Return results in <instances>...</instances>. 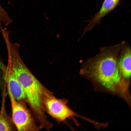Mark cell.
<instances>
[{
  "instance_id": "cell-1",
  "label": "cell",
  "mask_w": 131,
  "mask_h": 131,
  "mask_svg": "<svg viewBox=\"0 0 131 131\" xmlns=\"http://www.w3.org/2000/svg\"><path fill=\"white\" fill-rule=\"evenodd\" d=\"M92 75L108 88L114 90L120 83L121 77L116 59L108 55L97 60L91 67Z\"/></svg>"
},
{
  "instance_id": "cell-2",
  "label": "cell",
  "mask_w": 131,
  "mask_h": 131,
  "mask_svg": "<svg viewBox=\"0 0 131 131\" xmlns=\"http://www.w3.org/2000/svg\"><path fill=\"white\" fill-rule=\"evenodd\" d=\"M10 101L12 119L17 129L20 131H37L41 128L36 122L26 102L18 101L13 97L8 89Z\"/></svg>"
},
{
  "instance_id": "cell-3",
  "label": "cell",
  "mask_w": 131,
  "mask_h": 131,
  "mask_svg": "<svg viewBox=\"0 0 131 131\" xmlns=\"http://www.w3.org/2000/svg\"><path fill=\"white\" fill-rule=\"evenodd\" d=\"M42 102L45 112L59 122H63L74 117H81L68 106L67 100L56 98L52 92L43 96Z\"/></svg>"
},
{
  "instance_id": "cell-4",
  "label": "cell",
  "mask_w": 131,
  "mask_h": 131,
  "mask_svg": "<svg viewBox=\"0 0 131 131\" xmlns=\"http://www.w3.org/2000/svg\"><path fill=\"white\" fill-rule=\"evenodd\" d=\"M2 72L8 89L14 98L18 101L27 102L25 95L22 85L9 68L7 66L4 67Z\"/></svg>"
},
{
  "instance_id": "cell-5",
  "label": "cell",
  "mask_w": 131,
  "mask_h": 131,
  "mask_svg": "<svg viewBox=\"0 0 131 131\" xmlns=\"http://www.w3.org/2000/svg\"><path fill=\"white\" fill-rule=\"evenodd\" d=\"M120 0H105L99 10L89 21L85 29L90 30L100 22L101 19L112 11L118 5Z\"/></svg>"
},
{
  "instance_id": "cell-6",
  "label": "cell",
  "mask_w": 131,
  "mask_h": 131,
  "mask_svg": "<svg viewBox=\"0 0 131 131\" xmlns=\"http://www.w3.org/2000/svg\"><path fill=\"white\" fill-rule=\"evenodd\" d=\"M0 111V131H14L17 129L11 118L7 113L3 98Z\"/></svg>"
},
{
  "instance_id": "cell-7",
  "label": "cell",
  "mask_w": 131,
  "mask_h": 131,
  "mask_svg": "<svg viewBox=\"0 0 131 131\" xmlns=\"http://www.w3.org/2000/svg\"><path fill=\"white\" fill-rule=\"evenodd\" d=\"M131 51L128 48L119 60L118 67L120 72L124 77L129 78L131 75Z\"/></svg>"
},
{
  "instance_id": "cell-8",
  "label": "cell",
  "mask_w": 131,
  "mask_h": 131,
  "mask_svg": "<svg viewBox=\"0 0 131 131\" xmlns=\"http://www.w3.org/2000/svg\"><path fill=\"white\" fill-rule=\"evenodd\" d=\"M12 21L8 13L0 4V23H2L4 25L7 26Z\"/></svg>"
},
{
  "instance_id": "cell-9",
  "label": "cell",
  "mask_w": 131,
  "mask_h": 131,
  "mask_svg": "<svg viewBox=\"0 0 131 131\" xmlns=\"http://www.w3.org/2000/svg\"><path fill=\"white\" fill-rule=\"evenodd\" d=\"M3 67L4 66H3V65H2V64L0 61V84L1 83V72H2L3 69Z\"/></svg>"
}]
</instances>
